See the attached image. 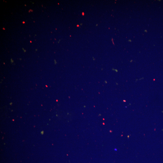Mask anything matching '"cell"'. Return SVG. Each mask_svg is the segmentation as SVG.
Instances as JSON below:
<instances>
[{"mask_svg":"<svg viewBox=\"0 0 163 163\" xmlns=\"http://www.w3.org/2000/svg\"><path fill=\"white\" fill-rule=\"evenodd\" d=\"M128 41H129L130 42H131V40H128Z\"/></svg>","mask_w":163,"mask_h":163,"instance_id":"1","label":"cell"},{"mask_svg":"<svg viewBox=\"0 0 163 163\" xmlns=\"http://www.w3.org/2000/svg\"><path fill=\"white\" fill-rule=\"evenodd\" d=\"M144 32H147V31L146 30H145L144 31Z\"/></svg>","mask_w":163,"mask_h":163,"instance_id":"2","label":"cell"}]
</instances>
